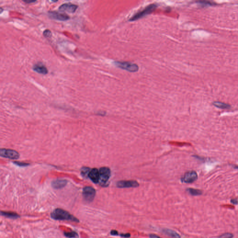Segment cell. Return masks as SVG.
Wrapping results in <instances>:
<instances>
[{
  "instance_id": "1",
  "label": "cell",
  "mask_w": 238,
  "mask_h": 238,
  "mask_svg": "<svg viewBox=\"0 0 238 238\" xmlns=\"http://www.w3.org/2000/svg\"><path fill=\"white\" fill-rule=\"evenodd\" d=\"M51 216L54 219L56 220H65L79 222L78 219L71 214L69 212L61 209L56 208L51 213Z\"/></svg>"
},
{
  "instance_id": "2",
  "label": "cell",
  "mask_w": 238,
  "mask_h": 238,
  "mask_svg": "<svg viewBox=\"0 0 238 238\" xmlns=\"http://www.w3.org/2000/svg\"><path fill=\"white\" fill-rule=\"evenodd\" d=\"M157 7V5L155 4H150L147 7L143 10L138 12L137 13L135 14L132 17L130 18L129 21L133 22L137 20L138 19H141V18L146 16L152 13L154 10H155Z\"/></svg>"
},
{
  "instance_id": "3",
  "label": "cell",
  "mask_w": 238,
  "mask_h": 238,
  "mask_svg": "<svg viewBox=\"0 0 238 238\" xmlns=\"http://www.w3.org/2000/svg\"><path fill=\"white\" fill-rule=\"evenodd\" d=\"M114 64L119 68H121L129 72H137L139 69V68L137 65L135 63H131L129 62L116 61V62H114Z\"/></svg>"
},
{
  "instance_id": "4",
  "label": "cell",
  "mask_w": 238,
  "mask_h": 238,
  "mask_svg": "<svg viewBox=\"0 0 238 238\" xmlns=\"http://www.w3.org/2000/svg\"><path fill=\"white\" fill-rule=\"evenodd\" d=\"M0 155L3 157L10 159H17L20 157V154L17 152L9 149H1L0 150Z\"/></svg>"
},
{
  "instance_id": "5",
  "label": "cell",
  "mask_w": 238,
  "mask_h": 238,
  "mask_svg": "<svg viewBox=\"0 0 238 238\" xmlns=\"http://www.w3.org/2000/svg\"><path fill=\"white\" fill-rule=\"evenodd\" d=\"M95 189L91 186H86L83 188V196L87 202H91L93 200L95 196Z\"/></svg>"
},
{
  "instance_id": "6",
  "label": "cell",
  "mask_w": 238,
  "mask_h": 238,
  "mask_svg": "<svg viewBox=\"0 0 238 238\" xmlns=\"http://www.w3.org/2000/svg\"><path fill=\"white\" fill-rule=\"evenodd\" d=\"M100 181L101 184H105L107 182L111 175V171L107 167H102L99 170Z\"/></svg>"
},
{
  "instance_id": "7",
  "label": "cell",
  "mask_w": 238,
  "mask_h": 238,
  "mask_svg": "<svg viewBox=\"0 0 238 238\" xmlns=\"http://www.w3.org/2000/svg\"><path fill=\"white\" fill-rule=\"evenodd\" d=\"M48 14L49 17L51 19L59 21H66L70 19V17L66 14L59 13L55 11L48 12Z\"/></svg>"
},
{
  "instance_id": "8",
  "label": "cell",
  "mask_w": 238,
  "mask_h": 238,
  "mask_svg": "<svg viewBox=\"0 0 238 238\" xmlns=\"http://www.w3.org/2000/svg\"><path fill=\"white\" fill-rule=\"evenodd\" d=\"M198 178V175L196 172L194 171L186 172L184 176L182 178V181L186 183H191L195 182Z\"/></svg>"
},
{
  "instance_id": "9",
  "label": "cell",
  "mask_w": 238,
  "mask_h": 238,
  "mask_svg": "<svg viewBox=\"0 0 238 238\" xmlns=\"http://www.w3.org/2000/svg\"><path fill=\"white\" fill-rule=\"evenodd\" d=\"M139 184L135 180H121L117 182V186L119 188H136Z\"/></svg>"
},
{
  "instance_id": "10",
  "label": "cell",
  "mask_w": 238,
  "mask_h": 238,
  "mask_svg": "<svg viewBox=\"0 0 238 238\" xmlns=\"http://www.w3.org/2000/svg\"><path fill=\"white\" fill-rule=\"evenodd\" d=\"M78 9V6L70 3H67L62 4L59 8V9L62 12H66L69 13H74Z\"/></svg>"
},
{
  "instance_id": "11",
  "label": "cell",
  "mask_w": 238,
  "mask_h": 238,
  "mask_svg": "<svg viewBox=\"0 0 238 238\" xmlns=\"http://www.w3.org/2000/svg\"><path fill=\"white\" fill-rule=\"evenodd\" d=\"M88 176L91 180L95 183H98L100 181V173L96 168H93L90 171Z\"/></svg>"
},
{
  "instance_id": "12",
  "label": "cell",
  "mask_w": 238,
  "mask_h": 238,
  "mask_svg": "<svg viewBox=\"0 0 238 238\" xmlns=\"http://www.w3.org/2000/svg\"><path fill=\"white\" fill-rule=\"evenodd\" d=\"M33 70L35 72L40 74H46L48 73L47 68L42 63H37L33 66Z\"/></svg>"
},
{
  "instance_id": "13",
  "label": "cell",
  "mask_w": 238,
  "mask_h": 238,
  "mask_svg": "<svg viewBox=\"0 0 238 238\" xmlns=\"http://www.w3.org/2000/svg\"><path fill=\"white\" fill-rule=\"evenodd\" d=\"M67 180H56L52 183V186L53 188L56 189H60L64 187L67 184Z\"/></svg>"
},
{
  "instance_id": "14",
  "label": "cell",
  "mask_w": 238,
  "mask_h": 238,
  "mask_svg": "<svg viewBox=\"0 0 238 238\" xmlns=\"http://www.w3.org/2000/svg\"><path fill=\"white\" fill-rule=\"evenodd\" d=\"M163 232L167 235L169 236L172 238H180V236L177 233L174 231L169 229L168 228H165L163 229Z\"/></svg>"
},
{
  "instance_id": "15",
  "label": "cell",
  "mask_w": 238,
  "mask_h": 238,
  "mask_svg": "<svg viewBox=\"0 0 238 238\" xmlns=\"http://www.w3.org/2000/svg\"><path fill=\"white\" fill-rule=\"evenodd\" d=\"M1 215L3 216L6 217L8 218H11V219H17L19 217V215L16 213L10 212H1Z\"/></svg>"
},
{
  "instance_id": "16",
  "label": "cell",
  "mask_w": 238,
  "mask_h": 238,
  "mask_svg": "<svg viewBox=\"0 0 238 238\" xmlns=\"http://www.w3.org/2000/svg\"><path fill=\"white\" fill-rule=\"evenodd\" d=\"M213 104L214 105V106L216 107H218V108H222V109H226V108H229L230 107V106L229 105L224 103H222V102H218V101L213 102Z\"/></svg>"
},
{
  "instance_id": "17",
  "label": "cell",
  "mask_w": 238,
  "mask_h": 238,
  "mask_svg": "<svg viewBox=\"0 0 238 238\" xmlns=\"http://www.w3.org/2000/svg\"><path fill=\"white\" fill-rule=\"evenodd\" d=\"M188 191L191 195H194V196L201 195L202 193V191L198 190V189H193V188H189L188 189Z\"/></svg>"
},
{
  "instance_id": "18",
  "label": "cell",
  "mask_w": 238,
  "mask_h": 238,
  "mask_svg": "<svg viewBox=\"0 0 238 238\" xmlns=\"http://www.w3.org/2000/svg\"><path fill=\"white\" fill-rule=\"evenodd\" d=\"M64 235L66 237H68V238H78V235L76 232H65Z\"/></svg>"
},
{
  "instance_id": "19",
  "label": "cell",
  "mask_w": 238,
  "mask_h": 238,
  "mask_svg": "<svg viewBox=\"0 0 238 238\" xmlns=\"http://www.w3.org/2000/svg\"><path fill=\"white\" fill-rule=\"evenodd\" d=\"M43 34L44 37L48 38H51L52 35L51 32L49 29H46L45 30H44Z\"/></svg>"
},
{
  "instance_id": "20",
  "label": "cell",
  "mask_w": 238,
  "mask_h": 238,
  "mask_svg": "<svg viewBox=\"0 0 238 238\" xmlns=\"http://www.w3.org/2000/svg\"><path fill=\"white\" fill-rule=\"evenodd\" d=\"M233 234L231 233H225L222 234L219 236V238H232L233 237Z\"/></svg>"
},
{
  "instance_id": "21",
  "label": "cell",
  "mask_w": 238,
  "mask_h": 238,
  "mask_svg": "<svg viewBox=\"0 0 238 238\" xmlns=\"http://www.w3.org/2000/svg\"><path fill=\"white\" fill-rule=\"evenodd\" d=\"M110 233H111V235H118V232H117V231L116 230H112L110 232Z\"/></svg>"
},
{
  "instance_id": "22",
  "label": "cell",
  "mask_w": 238,
  "mask_h": 238,
  "mask_svg": "<svg viewBox=\"0 0 238 238\" xmlns=\"http://www.w3.org/2000/svg\"><path fill=\"white\" fill-rule=\"evenodd\" d=\"M121 237H124V238H129L130 237V233H125V234H121Z\"/></svg>"
},
{
  "instance_id": "23",
  "label": "cell",
  "mask_w": 238,
  "mask_h": 238,
  "mask_svg": "<svg viewBox=\"0 0 238 238\" xmlns=\"http://www.w3.org/2000/svg\"><path fill=\"white\" fill-rule=\"evenodd\" d=\"M149 236H150V238H161V237H160L159 236L157 235L156 234H150Z\"/></svg>"
},
{
  "instance_id": "24",
  "label": "cell",
  "mask_w": 238,
  "mask_h": 238,
  "mask_svg": "<svg viewBox=\"0 0 238 238\" xmlns=\"http://www.w3.org/2000/svg\"><path fill=\"white\" fill-rule=\"evenodd\" d=\"M24 1V3L29 4V3H35L36 1Z\"/></svg>"
},
{
  "instance_id": "25",
  "label": "cell",
  "mask_w": 238,
  "mask_h": 238,
  "mask_svg": "<svg viewBox=\"0 0 238 238\" xmlns=\"http://www.w3.org/2000/svg\"><path fill=\"white\" fill-rule=\"evenodd\" d=\"M231 202L233 204H236L238 203V201L236 200H231Z\"/></svg>"
}]
</instances>
